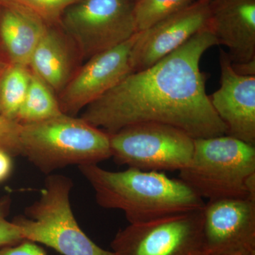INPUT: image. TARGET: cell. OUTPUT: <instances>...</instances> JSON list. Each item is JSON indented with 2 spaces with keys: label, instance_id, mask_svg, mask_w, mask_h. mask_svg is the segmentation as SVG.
Listing matches in <instances>:
<instances>
[{
  "label": "cell",
  "instance_id": "cell-1",
  "mask_svg": "<svg viewBox=\"0 0 255 255\" xmlns=\"http://www.w3.org/2000/svg\"><path fill=\"white\" fill-rule=\"evenodd\" d=\"M209 26L152 66L128 74L87 106L81 118L113 133L132 124L157 122L173 126L194 139L227 134L206 92L200 70L204 53L217 46Z\"/></svg>",
  "mask_w": 255,
  "mask_h": 255
},
{
  "label": "cell",
  "instance_id": "cell-2",
  "mask_svg": "<svg viewBox=\"0 0 255 255\" xmlns=\"http://www.w3.org/2000/svg\"><path fill=\"white\" fill-rule=\"evenodd\" d=\"M101 207L123 211L130 224L202 209L204 199L179 179L128 167L112 172L97 164L78 167Z\"/></svg>",
  "mask_w": 255,
  "mask_h": 255
},
{
  "label": "cell",
  "instance_id": "cell-3",
  "mask_svg": "<svg viewBox=\"0 0 255 255\" xmlns=\"http://www.w3.org/2000/svg\"><path fill=\"white\" fill-rule=\"evenodd\" d=\"M19 143L21 155L47 175L68 166L97 164L112 157L108 132L65 114L21 124Z\"/></svg>",
  "mask_w": 255,
  "mask_h": 255
},
{
  "label": "cell",
  "instance_id": "cell-4",
  "mask_svg": "<svg viewBox=\"0 0 255 255\" xmlns=\"http://www.w3.org/2000/svg\"><path fill=\"white\" fill-rule=\"evenodd\" d=\"M179 179L210 200L255 198V146L228 135L194 139Z\"/></svg>",
  "mask_w": 255,
  "mask_h": 255
},
{
  "label": "cell",
  "instance_id": "cell-5",
  "mask_svg": "<svg viewBox=\"0 0 255 255\" xmlns=\"http://www.w3.org/2000/svg\"><path fill=\"white\" fill-rule=\"evenodd\" d=\"M72 179L62 174L47 175L39 197L15 218L23 239L44 245L62 255H114L97 246L79 226L70 194Z\"/></svg>",
  "mask_w": 255,
  "mask_h": 255
},
{
  "label": "cell",
  "instance_id": "cell-6",
  "mask_svg": "<svg viewBox=\"0 0 255 255\" xmlns=\"http://www.w3.org/2000/svg\"><path fill=\"white\" fill-rule=\"evenodd\" d=\"M110 137L114 162L141 170L179 172L189 164L194 152V139L168 124H132Z\"/></svg>",
  "mask_w": 255,
  "mask_h": 255
},
{
  "label": "cell",
  "instance_id": "cell-7",
  "mask_svg": "<svg viewBox=\"0 0 255 255\" xmlns=\"http://www.w3.org/2000/svg\"><path fill=\"white\" fill-rule=\"evenodd\" d=\"M203 209L145 223H129L111 243L112 253L114 255H206Z\"/></svg>",
  "mask_w": 255,
  "mask_h": 255
},
{
  "label": "cell",
  "instance_id": "cell-8",
  "mask_svg": "<svg viewBox=\"0 0 255 255\" xmlns=\"http://www.w3.org/2000/svg\"><path fill=\"white\" fill-rule=\"evenodd\" d=\"M132 6L128 0H81L65 11L60 21L82 58L88 60L137 33Z\"/></svg>",
  "mask_w": 255,
  "mask_h": 255
},
{
  "label": "cell",
  "instance_id": "cell-9",
  "mask_svg": "<svg viewBox=\"0 0 255 255\" xmlns=\"http://www.w3.org/2000/svg\"><path fill=\"white\" fill-rule=\"evenodd\" d=\"M203 215L206 255H255V198L210 200Z\"/></svg>",
  "mask_w": 255,
  "mask_h": 255
},
{
  "label": "cell",
  "instance_id": "cell-10",
  "mask_svg": "<svg viewBox=\"0 0 255 255\" xmlns=\"http://www.w3.org/2000/svg\"><path fill=\"white\" fill-rule=\"evenodd\" d=\"M136 38L137 33L122 44L88 59L60 92L58 101L64 114L75 117L131 73L130 52Z\"/></svg>",
  "mask_w": 255,
  "mask_h": 255
},
{
  "label": "cell",
  "instance_id": "cell-11",
  "mask_svg": "<svg viewBox=\"0 0 255 255\" xmlns=\"http://www.w3.org/2000/svg\"><path fill=\"white\" fill-rule=\"evenodd\" d=\"M210 0H196L185 9L137 32L130 56L131 73L152 66L209 26Z\"/></svg>",
  "mask_w": 255,
  "mask_h": 255
},
{
  "label": "cell",
  "instance_id": "cell-12",
  "mask_svg": "<svg viewBox=\"0 0 255 255\" xmlns=\"http://www.w3.org/2000/svg\"><path fill=\"white\" fill-rule=\"evenodd\" d=\"M220 87L209 96L227 128L226 135L255 146V75L236 73L227 52L221 49Z\"/></svg>",
  "mask_w": 255,
  "mask_h": 255
},
{
  "label": "cell",
  "instance_id": "cell-13",
  "mask_svg": "<svg viewBox=\"0 0 255 255\" xmlns=\"http://www.w3.org/2000/svg\"><path fill=\"white\" fill-rule=\"evenodd\" d=\"M209 27L233 65L255 61V0H210Z\"/></svg>",
  "mask_w": 255,
  "mask_h": 255
},
{
  "label": "cell",
  "instance_id": "cell-14",
  "mask_svg": "<svg viewBox=\"0 0 255 255\" xmlns=\"http://www.w3.org/2000/svg\"><path fill=\"white\" fill-rule=\"evenodd\" d=\"M0 18V38L10 64L28 66L35 48L48 24L29 10L4 4Z\"/></svg>",
  "mask_w": 255,
  "mask_h": 255
},
{
  "label": "cell",
  "instance_id": "cell-15",
  "mask_svg": "<svg viewBox=\"0 0 255 255\" xmlns=\"http://www.w3.org/2000/svg\"><path fill=\"white\" fill-rule=\"evenodd\" d=\"M71 54L66 40L48 26L28 63L32 73L54 92H61L72 78Z\"/></svg>",
  "mask_w": 255,
  "mask_h": 255
},
{
  "label": "cell",
  "instance_id": "cell-16",
  "mask_svg": "<svg viewBox=\"0 0 255 255\" xmlns=\"http://www.w3.org/2000/svg\"><path fill=\"white\" fill-rule=\"evenodd\" d=\"M63 114L54 92L32 73L27 93L18 112L17 122L20 124L36 123Z\"/></svg>",
  "mask_w": 255,
  "mask_h": 255
},
{
  "label": "cell",
  "instance_id": "cell-17",
  "mask_svg": "<svg viewBox=\"0 0 255 255\" xmlns=\"http://www.w3.org/2000/svg\"><path fill=\"white\" fill-rule=\"evenodd\" d=\"M31 75L28 67L13 64L6 67L0 76V114L16 121Z\"/></svg>",
  "mask_w": 255,
  "mask_h": 255
},
{
  "label": "cell",
  "instance_id": "cell-18",
  "mask_svg": "<svg viewBox=\"0 0 255 255\" xmlns=\"http://www.w3.org/2000/svg\"><path fill=\"white\" fill-rule=\"evenodd\" d=\"M196 0H137L132 14L136 32L145 31L166 18L185 9Z\"/></svg>",
  "mask_w": 255,
  "mask_h": 255
},
{
  "label": "cell",
  "instance_id": "cell-19",
  "mask_svg": "<svg viewBox=\"0 0 255 255\" xmlns=\"http://www.w3.org/2000/svg\"><path fill=\"white\" fill-rule=\"evenodd\" d=\"M81 0H0L2 4L17 5L29 10L47 23L60 21L65 11Z\"/></svg>",
  "mask_w": 255,
  "mask_h": 255
},
{
  "label": "cell",
  "instance_id": "cell-20",
  "mask_svg": "<svg viewBox=\"0 0 255 255\" xmlns=\"http://www.w3.org/2000/svg\"><path fill=\"white\" fill-rule=\"evenodd\" d=\"M11 202L9 195L0 198V248L14 246L24 241L17 225L6 219Z\"/></svg>",
  "mask_w": 255,
  "mask_h": 255
},
{
  "label": "cell",
  "instance_id": "cell-21",
  "mask_svg": "<svg viewBox=\"0 0 255 255\" xmlns=\"http://www.w3.org/2000/svg\"><path fill=\"white\" fill-rule=\"evenodd\" d=\"M20 130L21 124L0 114V147L13 156L21 155Z\"/></svg>",
  "mask_w": 255,
  "mask_h": 255
},
{
  "label": "cell",
  "instance_id": "cell-22",
  "mask_svg": "<svg viewBox=\"0 0 255 255\" xmlns=\"http://www.w3.org/2000/svg\"><path fill=\"white\" fill-rule=\"evenodd\" d=\"M0 255H48L43 248L33 242L24 240L14 246L0 248Z\"/></svg>",
  "mask_w": 255,
  "mask_h": 255
},
{
  "label": "cell",
  "instance_id": "cell-23",
  "mask_svg": "<svg viewBox=\"0 0 255 255\" xmlns=\"http://www.w3.org/2000/svg\"><path fill=\"white\" fill-rule=\"evenodd\" d=\"M13 155L8 151L0 147V183L4 182L13 171Z\"/></svg>",
  "mask_w": 255,
  "mask_h": 255
},
{
  "label": "cell",
  "instance_id": "cell-24",
  "mask_svg": "<svg viewBox=\"0 0 255 255\" xmlns=\"http://www.w3.org/2000/svg\"><path fill=\"white\" fill-rule=\"evenodd\" d=\"M222 255H244L241 254V253H233V254Z\"/></svg>",
  "mask_w": 255,
  "mask_h": 255
},
{
  "label": "cell",
  "instance_id": "cell-25",
  "mask_svg": "<svg viewBox=\"0 0 255 255\" xmlns=\"http://www.w3.org/2000/svg\"><path fill=\"white\" fill-rule=\"evenodd\" d=\"M128 1H129L130 2H131L132 4H133V3H135V1H137V0H128Z\"/></svg>",
  "mask_w": 255,
  "mask_h": 255
}]
</instances>
